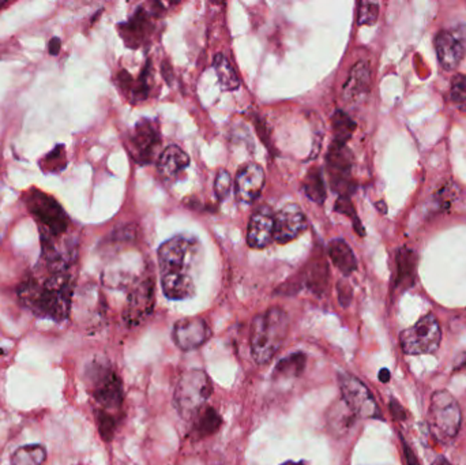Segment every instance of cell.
I'll return each mask as SVG.
<instances>
[{"label": "cell", "instance_id": "34", "mask_svg": "<svg viewBox=\"0 0 466 465\" xmlns=\"http://www.w3.org/2000/svg\"><path fill=\"white\" fill-rule=\"evenodd\" d=\"M451 101L461 111H466V75L458 74L451 81Z\"/></svg>", "mask_w": 466, "mask_h": 465}, {"label": "cell", "instance_id": "27", "mask_svg": "<svg viewBox=\"0 0 466 465\" xmlns=\"http://www.w3.org/2000/svg\"><path fill=\"white\" fill-rule=\"evenodd\" d=\"M332 128L334 132L333 142L339 144V145H346V142L353 135L356 123L351 119V116L348 113L339 109L332 116Z\"/></svg>", "mask_w": 466, "mask_h": 465}, {"label": "cell", "instance_id": "41", "mask_svg": "<svg viewBox=\"0 0 466 465\" xmlns=\"http://www.w3.org/2000/svg\"><path fill=\"white\" fill-rule=\"evenodd\" d=\"M49 54L51 55H53V56H56V55H59V52H61V48H62V42H61V39L59 37H53V39H51V42H49Z\"/></svg>", "mask_w": 466, "mask_h": 465}, {"label": "cell", "instance_id": "42", "mask_svg": "<svg viewBox=\"0 0 466 465\" xmlns=\"http://www.w3.org/2000/svg\"><path fill=\"white\" fill-rule=\"evenodd\" d=\"M379 380H382V382H389L390 380V371L387 370V368H383V370H381V373H379Z\"/></svg>", "mask_w": 466, "mask_h": 465}, {"label": "cell", "instance_id": "39", "mask_svg": "<svg viewBox=\"0 0 466 465\" xmlns=\"http://www.w3.org/2000/svg\"><path fill=\"white\" fill-rule=\"evenodd\" d=\"M390 409H391V414H393L394 419H397V421H405L406 414H405V411H403V408L401 407L400 402H396V400H391V402H390Z\"/></svg>", "mask_w": 466, "mask_h": 465}, {"label": "cell", "instance_id": "15", "mask_svg": "<svg viewBox=\"0 0 466 465\" xmlns=\"http://www.w3.org/2000/svg\"><path fill=\"white\" fill-rule=\"evenodd\" d=\"M275 240V213L267 206H262L253 213L248 230L247 244L251 249H265Z\"/></svg>", "mask_w": 466, "mask_h": 465}, {"label": "cell", "instance_id": "33", "mask_svg": "<svg viewBox=\"0 0 466 465\" xmlns=\"http://www.w3.org/2000/svg\"><path fill=\"white\" fill-rule=\"evenodd\" d=\"M42 168L46 172H61L65 168V154L63 145H56V148L51 150L44 161H42Z\"/></svg>", "mask_w": 466, "mask_h": 465}, {"label": "cell", "instance_id": "17", "mask_svg": "<svg viewBox=\"0 0 466 465\" xmlns=\"http://www.w3.org/2000/svg\"><path fill=\"white\" fill-rule=\"evenodd\" d=\"M435 51L438 61L445 70H454L462 62L466 54V42L461 35L442 30L435 37Z\"/></svg>", "mask_w": 466, "mask_h": 465}, {"label": "cell", "instance_id": "32", "mask_svg": "<svg viewBox=\"0 0 466 465\" xmlns=\"http://www.w3.org/2000/svg\"><path fill=\"white\" fill-rule=\"evenodd\" d=\"M96 419H97V426H99V431L100 435L103 437V440L109 442L113 438L115 430H116V424L118 421L115 418V415L108 414L106 411L97 409L96 411Z\"/></svg>", "mask_w": 466, "mask_h": 465}, {"label": "cell", "instance_id": "38", "mask_svg": "<svg viewBox=\"0 0 466 465\" xmlns=\"http://www.w3.org/2000/svg\"><path fill=\"white\" fill-rule=\"evenodd\" d=\"M339 303H341L344 307H346V306L351 303V300H352V290H351V287H349L346 283H344V281H339Z\"/></svg>", "mask_w": 466, "mask_h": 465}, {"label": "cell", "instance_id": "21", "mask_svg": "<svg viewBox=\"0 0 466 465\" xmlns=\"http://www.w3.org/2000/svg\"><path fill=\"white\" fill-rule=\"evenodd\" d=\"M356 418L358 416L348 408V405L345 402L342 400H337L330 405L327 415H326V423H327L329 431L334 437L341 438L352 428Z\"/></svg>", "mask_w": 466, "mask_h": 465}, {"label": "cell", "instance_id": "19", "mask_svg": "<svg viewBox=\"0 0 466 465\" xmlns=\"http://www.w3.org/2000/svg\"><path fill=\"white\" fill-rule=\"evenodd\" d=\"M120 36L130 48H138L146 42L151 32V22L149 17L148 10L139 7L135 14L130 18V21L123 22L119 26Z\"/></svg>", "mask_w": 466, "mask_h": 465}, {"label": "cell", "instance_id": "29", "mask_svg": "<svg viewBox=\"0 0 466 465\" xmlns=\"http://www.w3.org/2000/svg\"><path fill=\"white\" fill-rule=\"evenodd\" d=\"M398 265V275H397V285L400 287H410L415 281V271H416V254L412 250L403 249L398 254L397 259Z\"/></svg>", "mask_w": 466, "mask_h": 465}, {"label": "cell", "instance_id": "20", "mask_svg": "<svg viewBox=\"0 0 466 465\" xmlns=\"http://www.w3.org/2000/svg\"><path fill=\"white\" fill-rule=\"evenodd\" d=\"M190 167V157L189 154L176 145H170L164 149L157 160V169L160 175L165 179H173L180 172Z\"/></svg>", "mask_w": 466, "mask_h": 465}, {"label": "cell", "instance_id": "25", "mask_svg": "<svg viewBox=\"0 0 466 465\" xmlns=\"http://www.w3.org/2000/svg\"><path fill=\"white\" fill-rule=\"evenodd\" d=\"M46 450L42 445H26L18 447L11 456L10 465H44Z\"/></svg>", "mask_w": 466, "mask_h": 465}, {"label": "cell", "instance_id": "12", "mask_svg": "<svg viewBox=\"0 0 466 465\" xmlns=\"http://www.w3.org/2000/svg\"><path fill=\"white\" fill-rule=\"evenodd\" d=\"M160 144L161 137L157 122L151 119H141L134 127V132L131 135L134 159L141 166L149 164L153 160L154 153Z\"/></svg>", "mask_w": 466, "mask_h": 465}, {"label": "cell", "instance_id": "5", "mask_svg": "<svg viewBox=\"0 0 466 465\" xmlns=\"http://www.w3.org/2000/svg\"><path fill=\"white\" fill-rule=\"evenodd\" d=\"M461 422L462 415L457 400L446 390L435 392L428 411V424L432 434L443 442L453 441L458 435Z\"/></svg>", "mask_w": 466, "mask_h": 465}, {"label": "cell", "instance_id": "28", "mask_svg": "<svg viewBox=\"0 0 466 465\" xmlns=\"http://www.w3.org/2000/svg\"><path fill=\"white\" fill-rule=\"evenodd\" d=\"M307 356L303 352H294L277 363L276 374L284 378L300 377L306 368Z\"/></svg>", "mask_w": 466, "mask_h": 465}, {"label": "cell", "instance_id": "7", "mask_svg": "<svg viewBox=\"0 0 466 465\" xmlns=\"http://www.w3.org/2000/svg\"><path fill=\"white\" fill-rule=\"evenodd\" d=\"M27 208L44 230L42 237L63 235L68 228V218L58 201L42 191H29L25 197Z\"/></svg>", "mask_w": 466, "mask_h": 465}, {"label": "cell", "instance_id": "3", "mask_svg": "<svg viewBox=\"0 0 466 465\" xmlns=\"http://www.w3.org/2000/svg\"><path fill=\"white\" fill-rule=\"evenodd\" d=\"M289 321L279 307H272L254 318L251 323L250 347L251 355L258 364H266L282 348L288 336Z\"/></svg>", "mask_w": 466, "mask_h": 465}, {"label": "cell", "instance_id": "22", "mask_svg": "<svg viewBox=\"0 0 466 465\" xmlns=\"http://www.w3.org/2000/svg\"><path fill=\"white\" fill-rule=\"evenodd\" d=\"M327 253L333 265L342 275H352L358 269V259L349 244L342 239H334L329 243Z\"/></svg>", "mask_w": 466, "mask_h": 465}, {"label": "cell", "instance_id": "40", "mask_svg": "<svg viewBox=\"0 0 466 465\" xmlns=\"http://www.w3.org/2000/svg\"><path fill=\"white\" fill-rule=\"evenodd\" d=\"M403 454H405V459H406V463H408V465H420V461H419V459L416 457L415 452L408 446V444H406L403 440Z\"/></svg>", "mask_w": 466, "mask_h": 465}, {"label": "cell", "instance_id": "14", "mask_svg": "<svg viewBox=\"0 0 466 465\" xmlns=\"http://www.w3.org/2000/svg\"><path fill=\"white\" fill-rule=\"evenodd\" d=\"M308 227L306 214L295 205H286L275 214V240L285 244L295 240Z\"/></svg>", "mask_w": 466, "mask_h": 465}, {"label": "cell", "instance_id": "36", "mask_svg": "<svg viewBox=\"0 0 466 465\" xmlns=\"http://www.w3.org/2000/svg\"><path fill=\"white\" fill-rule=\"evenodd\" d=\"M232 176L228 170L221 169L214 180V192L220 201H224L232 190Z\"/></svg>", "mask_w": 466, "mask_h": 465}, {"label": "cell", "instance_id": "26", "mask_svg": "<svg viewBox=\"0 0 466 465\" xmlns=\"http://www.w3.org/2000/svg\"><path fill=\"white\" fill-rule=\"evenodd\" d=\"M303 190L307 198L315 204H323L326 199V186L322 178V172L319 168H311L303 182Z\"/></svg>", "mask_w": 466, "mask_h": 465}, {"label": "cell", "instance_id": "16", "mask_svg": "<svg viewBox=\"0 0 466 465\" xmlns=\"http://www.w3.org/2000/svg\"><path fill=\"white\" fill-rule=\"evenodd\" d=\"M263 186L265 170L260 166L250 163L237 172L234 179V194L240 202L253 204L259 198Z\"/></svg>", "mask_w": 466, "mask_h": 465}, {"label": "cell", "instance_id": "4", "mask_svg": "<svg viewBox=\"0 0 466 465\" xmlns=\"http://www.w3.org/2000/svg\"><path fill=\"white\" fill-rule=\"evenodd\" d=\"M212 393V380L205 371L199 368L187 370L177 380L173 397L175 407L183 419L192 421L206 407Z\"/></svg>", "mask_w": 466, "mask_h": 465}, {"label": "cell", "instance_id": "44", "mask_svg": "<svg viewBox=\"0 0 466 465\" xmlns=\"http://www.w3.org/2000/svg\"><path fill=\"white\" fill-rule=\"evenodd\" d=\"M281 465H310L307 461H285Z\"/></svg>", "mask_w": 466, "mask_h": 465}, {"label": "cell", "instance_id": "35", "mask_svg": "<svg viewBox=\"0 0 466 465\" xmlns=\"http://www.w3.org/2000/svg\"><path fill=\"white\" fill-rule=\"evenodd\" d=\"M379 16V4L372 1H360L358 23L359 25H374Z\"/></svg>", "mask_w": 466, "mask_h": 465}, {"label": "cell", "instance_id": "23", "mask_svg": "<svg viewBox=\"0 0 466 465\" xmlns=\"http://www.w3.org/2000/svg\"><path fill=\"white\" fill-rule=\"evenodd\" d=\"M192 421H194V431L199 438L210 437L218 431V428L222 424L220 414L212 407L202 408Z\"/></svg>", "mask_w": 466, "mask_h": 465}, {"label": "cell", "instance_id": "37", "mask_svg": "<svg viewBox=\"0 0 466 465\" xmlns=\"http://www.w3.org/2000/svg\"><path fill=\"white\" fill-rule=\"evenodd\" d=\"M334 211H339V213H342V214H345V216H348V217H351V220L353 221L355 228H356L358 233H360L361 236L364 235V231H363V227H361L360 224V220H359V217H358V214H356L355 206H353L352 201L349 199V197H339V199H337V202H336V208H334Z\"/></svg>", "mask_w": 466, "mask_h": 465}, {"label": "cell", "instance_id": "10", "mask_svg": "<svg viewBox=\"0 0 466 465\" xmlns=\"http://www.w3.org/2000/svg\"><path fill=\"white\" fill-rule=\"evenodd\" d=\"M154 280L150 275H144L132 284L123 313L128 326H137L148 319L154 309Z\"/></svg>", "mask_w": 466, "mask_h": 465}, {"label": "cell", "instance_id": "11", "mask_svg": "<svg viewBox=\"0 0 466 465\" xmlns=\"http://www.w3.org/2000/svg\"><path fill=\"white\" fill-rule=\"evenodd\" d=\"M327 169L330 173V182L333 190L339 192V197H349L353 191V183L351 180V172L353 159L351 150L346 145L332 144L326 156Z\"/></svg>", "mask_w": 466, "mask_h": 465}, {"label": "cell", "instance_id": "1", "mask_svg": "<svg viewBox=\"0 0 466 465\" xmlns=\"http://www.w3.org/2000/svg\"><path fill=\"white\" fill-rule=\"evenodd\" d=\"M161 275V288L170 300H184L195 294L191 275L194 262L201 256V244L196 237L177 235L164 242L157 252Z\"/></svg>", "mask_w": 466, "mask_h": 465}, {"label": "cell", "instance_id": "9", "mask_svg": "<svg viewBox=\"0 0 466 465\" xmlns=\"http://www.w3.org/2000/svg\"><path fill=\"white\" fill-rule=\"evenodd\" d=\"M341 400L358 416L365 419H382L381 409L368 388L356 377L342 373L339 377Z\"/></svg>", "mask_w": 466, "mask_h": 465}, {"label": "cell", "instance_id": "31", "mask_svg": "<svg viewBox=\"0 0 466 465\" xmlns=\"http://www.w3.org/2000/svg\"><path fill=\"white\" fill-rule=\"evenodd\" d=\"M150 62L145 64L141 75L132 82V87H131V96L135 101H141V100H146L148 97L149 90H150Z\"/></svg>", "mask_w": 466, "mask_h": 465}, {"label": "cell", "instance_id": "45", "mask_svg": "<svg viewBox=\"0 0 466 465\" xmlns=\"http://www.w3.org/2000/svg\"><path fill=\"white\" fill-rule=\"evenodd\" d=\"M7 4H8V3H7V1H3V3H0V10H1V8H3V7H6V6H7Z\"/></svg>", "mask_w": 466, "mask_h": 465}, {"label": "cell", "instance_id": "24", "mask_svg": "<svg viewBox=\"0 0 466 465\" xmlns=\"http://www.w3.org/2000/svg\"><path fill=\"white\" fill-rule=\"evenodd\" d=\"M213 66L215 70V74L218 77V82L222 90L227 92H232L239 89L240 86V80L233 68L232 63L229 62V59L224 55V54H217L214 56L213 61Z\"/></svg>", "mask_w": 466, "mask_h": 465}, {"label": "cell", "instance_id": "6", "mask_svg": "<svg viewBox=\"0 0 466 465\" xmlns=\"http://www.w3.org/2000/svg\"><path fill=\"white\" fill-rule=\"evenodd\" d=\"M89 386L94 402L101 411L112 414L119 411L123 405L125 393L123 383L119 376L106 364H93L89 371Z\"/></svg>", "mask_w": 466, "mask_h": 465}, {"label": "cell", "instance_id": "13", "mask_svg": "<svg viewBox=\"0 0 466 465\" xmlns=\"http://www.w3.org/2000/svg\"><path fill=\"white\" fill-rule=\"evenodd\" d=\"M212 337V329L203 318H184L176 322L173 340L183 351H192L202 347Z\"/></svg>", "mask_w": 466, "mask_h": 465}, {"label": "cell", "instance_id": "8", "mask_svg": "<svg viewBox=\"0 0 466 465\" xmlns=\"http://www.w3.org/2000/svg\"><path fill=\"white\" fill-rule=\"evenodd\" d=\"M442 341V329L432 314L420 318L412 328L403 330L400 337L405 355H424L438 351Z\"/></svg>", "mask_w": 466, "mask_h": 465}, {"label": "cell", "instance_id": "18", "mask_svg": "<svg viewBox=\"0 0 466 465\" xmlns=\"http://www.w3.org/2000/svg\"><path fill=\"white\" fill-rule=\"evenodd\" d=\"M371 87V70L365 62L355 64L349 73L348 81L344 85L342 97L346 103L355 104L361 101Z\"/></svg>", "mask_w": 466, "mask_h": 465}, {"label": "cell", "instance_id": "2", "mask_svg": "<svg viewBox=\"0 0 466 465\" xmlns=\"http://www.w3.org/2000/svg\"><path fill=\"white\" fill-rule=\"evenodd\" d=\"M22 303L36 316L62 322L68 318L74 295V278L68 271H51L44 278L29 275L18 290Z\"/></svg>", "mask_w": 466, "mask_h": 465}, {"label": "cell", "instance_id": "30", "mask_svg": "<svg viewBox=\"0 0 466 465\" xmlns=\"http://www.w3.org/2000/svg\"><path fill=\"white\" fill-rule=\"evenodd\" d=\"M327 281H329V266L323 259H319L310 266L308 273L306 275V283L313 292L319 295L326 290Z\"/></svg>", "mask_w": 466, "mask_h": 465}, {"label": "cell", "instance_id": "43", "mask_svg": "<svg viewBox=\"0 0 466 465\" xmlns=\"http://www.w3.org/2000/svg\"><path fill=\"white\" fill-rule=\"evenodd\" d=\"M432 465H451L447 460H446L445 457H438L435 461H434V464Z\"/></svg>", "mask_w": 466, "mask_h": 465}]
</instances>
